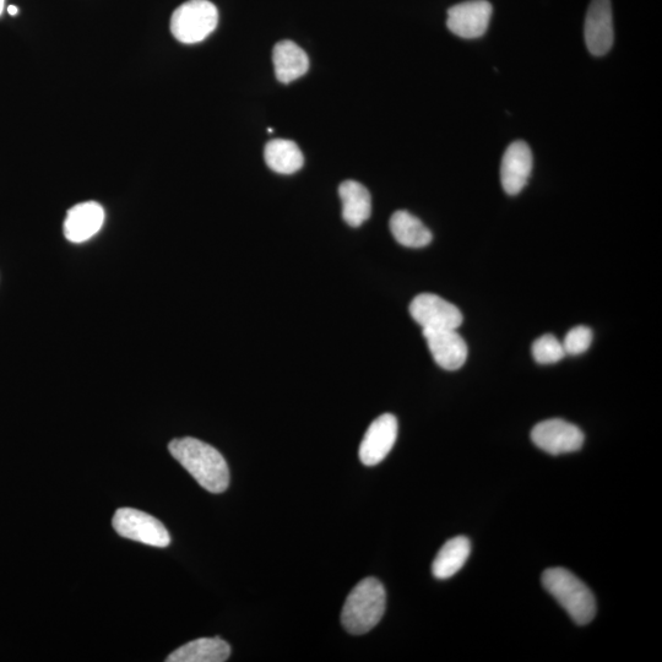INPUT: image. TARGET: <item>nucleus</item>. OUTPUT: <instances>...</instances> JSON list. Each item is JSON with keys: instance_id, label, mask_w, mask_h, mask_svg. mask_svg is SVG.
<instances>
[{"instance_id": "obj_1", "label": "nucleus", "mask_w": 662, "mask_h": 662, "mask_svg": "<svg viewBox=\"0 0 662 662\" xmlns=\"http://www.w3.org/2000/svg\"><path fill=\"white\" fill-rule=\"evenodd\" d=\"M168 450L206 491L222 493L229 487V465L219 450L192 437L173 439Z\"/></svg>"}, {"instance_id": "obj_2", "label": "nucleus", "mask_w": 662, "mask_h": 662, "mask_svg": "<svg viewBox=\"0 0 662 662\" xmlns=\"http://www.w3.org/2000/svg\"><path fill=\"white\" fill-rule=\"evenodd\" d=\"M387 605L384 586L376 578H366L352 589L345 601L341 622L354 636L366 634L381 622Z\"/></svg>"}, {"instance_id": "obj_3", "label": "nucleus", "mask_w": 662, "mask_h": 662, "mask_svg": "<svg viewBox=\"0 0 662 662\" xmlns=\"http://www.w3.org/2000/svg\"><path fill=\"white\" fill-rule=\"evenodd\" d=\"M542 584L579 626L594 620L595 596L577 575L566 568L546 569L542 574Z\"/></svg>"}, {"instance_id": "obj_4", "label": "nucleus", "mask_w": 662, "mask_h": 662, "mask_svg": "<svg viewBox=\"0 0 662 662\" xmlns=\"http://www.w3.org/2000/svg\"><path fill=\"white\" fill-rule=\"evenodd\" d=\"M219 23V12L209 0H189L175 10L171 32L184 45H194L209 37Z\"/></svg>"}, {"instance_id": "obj_5", "label": "nucleus", "mask_w": 662, "mask_h": 662, "mask_svg": "<svg viewBox=\"0 0 662 662\" xmlns=\"http://www.w3.org/2000/svg\"><path fill=\"white\" fill-rule=\"evenodd\" d=\"M117 534L141 544L164 548L171 544L165 525L148 513L133 508L118 509L112 520Z\"/></svg>"}, {"instance_id": "obj_6", "label": "nucleus", "mask_w": 662, "mask_h": 662, "mask_svg": "<svg viewBox=\"0 0 662 662\" xmlns=\"http://www.w3.org/2000/svg\"><path fill=\"white\" fill-rule=\"evenodd\" d=\"M537 448L551 455L578 452L584 444V433L579 427L561 419L546 420L531 431Z\"/></svg>"}, {"instance_id": "obj_7", "label": "nucleus", "mask_w": 662, "mask_h": 662, "mask_svg": "<svg viewBox=\"0 0 662 662\" xmlns=\"http://www.w3.org/2000/svg\"><path fill=\"white\" fill-rule=\"evenodd\" d=\"M410 314L422 330L458 329L463 324L460 309L433 293H421L412 300Z\"/></svg>"}, {"instance_id": "obj_8", "label": "nucleus", "mask_w": 662, "mask_h": 662, "mask_svg": "<svg viewBox=\"0 0 662 662\" xmlns=\"http://www.w3.org/2000/svg\"><path fill=\"white\" fill-rule=\"evenodd\" d=\"M492 5L487 0H469L448 10L447 26L461 39L474 40L484 36L490 26Z\"/></svg>"}, {"instance_id": "obj_9", "label": "nucleus", "mask_w": 662, "mask_h": 662, "mask_svg": "<svg viewBox=\"0 0 662 662\" xmlns=\"http://www.w3.org/2000/svg\"><path fill=\"white\" fill-rule=\"evenodd\" d=\"M586 47L593 56L609 53L615 42L611 0H591L584 26Z\"/></svg>"}, {"instance_id": "obj_10", "label": "nucleus", "mask_w": 662, "mask_h": 662, "mask_svg": "<svg viewBox=\"0 0 662 662\" xmlns=\"http://www.w3.org/2000/svg\"><path fill=\"white\" fill-rule=\"evenodd\" d=\"M398 420L392 414H384L371 423L360 446L363 465L374 466L388 457L398 438Z\"/></svg>"}, {"instance_id": "obj_11", "label": "nucleus", "mask_w": 662, "mask_h": 662, "mask_svg": "<svg viewBox=\"0 0 662 662\" xmlns=\"http://www.w3.org/2000/svg\"><path fill=\"white\" fill-rule=\"evenodd\" d=\"M428 349L439 367L446 371H457L468 358V345L457 329L423 330Z\"/></svg>"}, {"instance_id": "obj_12", "label": "nucleus", "mask_w": 662, "mask_h": 662, "mask_svg": "<svg viewBox=\"0 0 662 662\" xmlns=\"http://www.w3.org/2000/svg\"><path fill=\"white\" fill-rule=\"evenodd\" d=\"M533 153L523 140L510 144L503 155L501 164V182L504 192L517 195L528 184L533 171Z\"/></svg>"}, {"instance_id": "obj_13", "label": "nucleus", "mask_w": 662, "mask_h": 662, "mask_svg": "<svg viewBox=\"0 0 662 662\" xmlns=\"http://www.w3.org/2000/svg\"><path fill=\"white\" fill-rule=\"evenodd\" d=\"M105 209L96 202L73 206L65 217L63 231L68 241L84 243L97 235L105 224Z\"/></svg>"}, {"instance_id": "obj_14", "label": "nucleus", "mask_w": 662, "mask_h": 662, "mask_svg": "<svg viewBox=\"0 0 662 662\" xmlns=\"http://www.w3.org/2000/svg\"><path fill=\"white\" fill-rule=\"evenodd\" d=\"M273 62L276 78L282 84L300 79L309 69L307 53L292 41H281L274 47Z\"/></svg>"}, {"instance_id": "obj_15", "label": "nucleus", "mask_w": 662, "mask_h": 662, "mask_svg": "<svg viewBox=\"0 0 662 662\" xmlns=\"http://www.w3.org/2000/svg\"><path fill=\"white\" fill-rule=\"evenodd\" d=\"M231 647L221 638H200L182 645L168 656L167 662H224L230 658Z\"/></svg>"}, {"instance_id": "obj_16", "label": "nucleus", "mask_w": 662, "mask_h": 662, "mask_svg": "<svg viewBox=\"0 0 662 662\" xmlns=\"http://www.w3.org/2000/svg\"><path fill=\"white\" fill-rule=\"evenodd\" d=\"M339 195L343 203V217L347 225L360 227L370 219L372 214V199L365 186L356 181H345L340 184Z\"/></svg>"}, {"instance_id": "obj_17", "label": "nucleus", "mask_w": 662, "mask_h": 662, "mask_svg": "<svg viewBox=\"0 0 662 662\" xmlns=\"http://www.w3.org/2000/svg\"><path fill=\"white\" fill-rule=\"evenodd\" d=\"M471 553L468 537H453L444 544L434 558L432 573L437 579H449L464 567Z\"/></svg>"}, {"instance_id": "obj_18", "label": "nucleus", "mask_w": 662, "mask_h": 662, "mask_svg": "<svg viewBox=\"0 0 662 662\" xmlns=\"http://www.w3.org/2000/svg\"><path fill=\"white\" fill-rule=\"evenodd\" d=\"M389 226L396 242L401 246L423 248L432 242V232L409 211H396L390 219Z\"/></svg>"}, {"instance_id": "obj_19", "label": "nucleus", "mask_w": 662, "mask_h": 662, "mask_svg": "<svg viewBox=\"0 0 662 662\" xmlns=\"http://www.w3.org/2000/svg\"><path fill=\"white\" fill-rule=\"evenodd\" d=\"M264 159L270 170L280 175H292L305 164L302 151L295 141L285 139L269 141L265 146Z\"/></svg>"}, {"instance_id": "obj_20", "label": "nucleus", "mask_w": 662, "mask_h": 662, "mask_svg": "<svg viewBox=\"0 0 662 662\" xmlns=\"http://www.w3.org/2000/svg\"><path fill=\"white\" fill-rule=\"evenodd\" d=\"M533 356L540 365H552L566 356L563 344L560 340L551 334L541 336L533 345Z\"/></svg>"}, {"instance_id": "obj_21", "label": "nucleus", "mask_w": 662, "mask_h": 662, "mask_svg": "<svg viewBox=\"0 0 662 662\" xmlns=\"http://www.w3.org/2000/svg\"><path fill=\"white\" fill-rule=\"evenodd\" d=\"M593 343V331L588 327H575L568 331L563 340V349L566 355L578 356L584 354Z\"/></svg>"}, {"instance_id": "obj_22", "label": "nucleus", "mask_w": 662, "mask_h": 662, "mask_svg": "<svg viewBox=\"0 0 662 662\" xmlns=\"http://www.w3.org/2000/svg\"><path fill=\"white\" fill-rule=\"evenodd\" d=\"M8 13L12 16L18 15L19 9L15 7V5H9L8 7Z\"/></svg>"}, {"instance_id": "obj_23", "label": "nucleus", "mask_w": 662, "mask_h": 662, "mask_svg": "<svg viewBox=\"0 0 662 662\" xmlns=\"http://www.w3.org/2000/svg\"><path fill=\"white\" fill-rule=\"evenodd\" d=\"M5 0H0V15H2L4 10Z\"/></svg>"}]
</instances>
